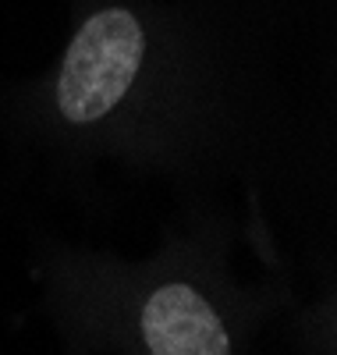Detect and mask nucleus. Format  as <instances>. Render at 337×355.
I'll return each instance as SVG.
<instances>
[{
  "mask_svg": "<svg viewBox=\"0 0 337 355\" xmlns=\"http://www.w3.org/2000/svg\"><path fill=\"white\" fill-rule=\"evenodd\" d=\"M146 53L142 28L128 11L93 15L68 46L57 82V107L75 125H89L114 110L132 89Z\"/></svg>",
  "mask_w": 337,
  "mask_h": 355,
  "instance_id": "obj_1",
  "label": "nucleus"
},
{
  "mask_svg": "<svg viewBox=\"0 0 337 355\" xmlns=\"http://www.w3.org/2000/svg\"><path fill=\"white\" fill-rule=\"evenodd\" d=\"M142 334L153 355H231L224 323L189 284H164L149 295Z\"/></svg>",
  "mask_w": 337,
  "mask_h": 355,
  "instance_id": "obj_2",
  "label": "nucleus"
}]
</instances>
